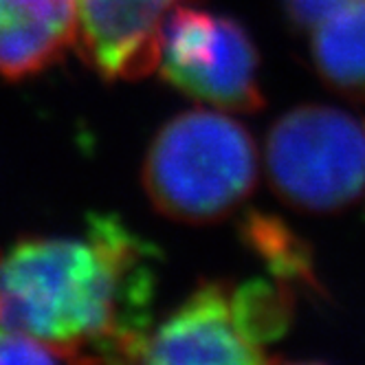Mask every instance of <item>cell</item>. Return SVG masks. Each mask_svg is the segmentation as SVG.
<instances>
[{"label": "cell", "mask_w": 365, "mask_h": 365, "mask_svg": "<svg viewBox=\"0 0 365 365\" xmlns=\"http://www.w3.org/2000/svg\"><path fill=\"white\" fill-rule=\"evenodd\" d=\"M190 0H77L82 60L108 82H130L159 68L168 18Z\"/></svg>", "instance_id": "obj_5"}, {"label": "cell", "mask_w": 365, "mask_h": 365, "mask_svg": "<svg viewBox=\"0 0 365 365\" xmlns=\"http://www.w3.org/2000/svg\"><path fill=\"white\" fill-rule=\"evenodd\" d=\"M159 73L178 93L225 113L253 115L267 103L259 53L245 24L190 3L165 22Z\"/></svg>", "instance_id": "obj_4"}, {"label": "cell", "mask_w": 365, "mask_h": 365, "mask_svg": "<svg viewBox=\"0 0 365 365\" xmlns=\"http://www.w3.org/2000/svg\"><path fill=\"white\" fill-rule=\"evenodd\" d=\"M159 262V249L113 214H91L75 238H20L0 249V326L60 354L148 330Z\"/></svg>", "instance_id": "obj_1"}, {"label": "cell", "mask_w": 365, "mask_h": 365, "mask_svg": "<svg viewBox=\"0 0 365 365\" xmlns=\"http://www.w3.org/2000/svg\"><path fill=\"white\" fill-rule=\"evenodd\" d=\"M310 56L330 91L365 103V0H350L312 29Z\"/></svg>", "instance_id": "obj_8"}, {"label": "cell", "mask_w": 365, "mask_h": 365, "mask_svg": "<svg viewBox=\"0 0 365 365\" xmlns=\"http://www.w3.org/2000/svg\"><path fill=\"white\" fill-rule=\"evenodd\" d=\"M267 365H326V363H317V361H286V359H273Z\"/></svg>", "instance_id": "obj_14"}, {"label": "cell", "mask_w": 365, "mask_h": 365, "mask_svg": "<svg viewBox=\"0 0 365 365\" xmlns=\"http://www.w3.org/2000/svg\"><path fill=\"white\" fill-rule=\"evenodd\" d=\"M259 174L249 130L218 110H187L154 135L141 182L152 207L182 225L229 218L253 194Z\"/></svg>", "instance_id": "obj_2"}, {"label": "cell", "mask_w": 365, "mask_h": 365, "mask_svg": "<svg viewBox=\"0 0 365 365\" xmlns=\"http://www.w3.org/2000/svg\"><path fill=\"white\" fill-rule=\"evenodd\" d=\"M350 0H282L286 18L299 31H312Z\"/></svg>", "instance_id": "obj_13"}, {"label": "cell", "mask_w": 365, "mask_h": 365, "mask_svg": "<svg viewBox=\"0 0 365 365\" xmlns=\"http://www.w3.org/2000/svg\"><path fill=\"white\" fill-rule=\"evenodd\" d=\"M240 238L279 282L322 291L310 245L282 218L251 210L240 220Z\"/></svg>", "instance_id": "obj_9"}, {"label": "cell", "mask_w": 365, "mask_h": 365, "mask_svg": "<svg viewBox=\"0 0 365 365\" xmlns=\"http://www.w3.org/2000/svg\"><path fill=\"white\" fill-rule=\"evenodd\" d=\"M255 339L240 326L229 282H205L159 324L150 365H267Z\"/></svg>", "instance_id": "obj_6"}, {"label": "cell", "mask_w": 365, "mask_h": 365, "mask_svg": "<svg viewBox=\"0 0 365 365\" xmlns=\"http://www.w3.org/2000/svg\"><path fill=\"white\" fill-rule=\"evenodd\" d=\"M64 356L40 339L0 328V365H62Z\"/></svg>", "instance_id": "obj_12"}, {"label": "cell", "mask_w": 365, "mask_h": 365, "mask_svg": "<svg viewBox=\"0 0 365 365\" xmlns=\"http://www.w3.org/2000/svg\"><path fill=\"white\" fill-rule=\"evenodd\" d=\"M231 304L240 326L259 346L279 339L293 324L295 297L289 284L249 279L240 286L231 284Z\"/></svg>", "instance_id": "obj_10"}, {"label": "cell", "mask_w": 365, "mask_h": 365, "mask_svg": "<svg viewBox=\"0 0 365 365\" xmlns=\"http://www.w3.org/2000/svg\"><path fill=\"white\" fill-rule=\"evenodd\" d=\"M264 170L279 200L306 214H336L365 190V117L302 103L273 121Z\"/></svg>", "instance_id": "obj_3"}, {"label": "cell", "mask_w": 365, "mask_h": 365, "mask_svg": "<svg viewBox=\"0 0 365 365\" xmlns=\"http://www.w3.org/2000/svg\"><path fill=\"white\" fill-rule=\"evenodd\" d=\"M75 40L77 0H0V80L46 71Z\"/></svg>", "instance_id": "obj_7"}, {"label": "cell", "mask_w": 365, "mask_h": 365, "mask_svg": "<svg viewBox=\"0 0 365 365\" xmlns=\"http://www.w3.org/2000/svg\"><path fill=\"white\" fill-rule=\"evenodd\" d=\"M66 365H150L148 330L99 336L62 354Z\"/></svg>", "instance_id": "obj_11"}]
</instances>
